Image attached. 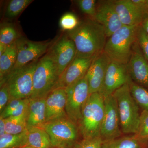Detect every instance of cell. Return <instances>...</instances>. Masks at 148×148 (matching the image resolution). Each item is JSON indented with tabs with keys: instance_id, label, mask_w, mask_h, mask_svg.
Listing matches in <instances>:
<instances>
[{
	"instance_id": "obj_1",
	"label": "cell",
	"mask_w": 148,
	"mask_h": 148,
	"mask_svg": "<svg viewBox=\"0 0 148 148\" xmlns=\"http://www.w3.org/2000/svg\"><path fill=\"white\" fill-rule=\"evenodd\" d=\"M67 34L75 46L76 56L82 58L95 57L104 51L108 38L105 28L95 20L79 23Z\"/></svg>"
},
{
	"instance_id": "obj_2",
	"label": "cell",
	"mask_w": 148,
	"mask_h": 148,
	"mask_svg": "<svg viewBox=\"0 0 148 148\" xmlns=\"http://www.w3.org/2000/svg\"><path fill=\"white\" fill-rule=\"evenodd\" d=\"M139 26H123L109 37L104 51L112 62L123 65L128 64L137 40Z\"/></svg>"
},
{
	"instance_id": "obj_3",
	"label": "cell",
	"mask_w": 148,
	"mask_h": 148,
	"mask_svg": "<svg viewBox=\"0 0 148 148\" xmlns=\"http://www.w3.org/2000/svg\"><path fill=\"white\" fill-rule=\"evenodd\" d=\"M104 113V97L98 92L90 94L83 106L81 117L77 124L83 139L101 137Z\"/></svg>"
},
{
	"instance_id": "obj_4",
	"label": "cell",
	"mask_w": 148,
	"mask_h": 148,
	"mask_svg": "<svg viewBox=\"0 0 148 148\" xmlns=\"http://www.w3.org/2000/svg\"><path fill=\"white\" fill-rule=\"evenodd\" d=\"M117 104L121 127L123 133L134 135L138 131L140 114L139 106L132 97L129 84L114 92Z\"/></svg>"
},
{
	"instance_id": "obj_5",
	"label": "cell",
	"mask_w": 148,
	"mask_h": 148,
	"mask_svg": "<svg viewBox=\"0 0 148 148\" xmlns=\"http://www.w3.org/2000/svg\"><path fill=\"white\" fill-rule=\"evenodd\" d=\"M60 77L54 62L46 53L38 62L33 76V88L30 99L46 98L56 88Z\"/></svg>"
},
{
	"instance_id": "obj_6",
	"label": "cell",
	"mask_w": 148,
	"mask_h": 148,
	"mask_svg": "<svg viewBox=\"0 0 148 148\" xmlns=\"http://www.w3.org/2000/svg\"><path fill=\"white\" fill-rule=\"evenodd\" d=\"M38 61H33L22 68L12 71L0 81V84L5 82L7 84L10 100L30 98L33 92V76Z\"/></svg>"
},
{
	"instance_id": "obj_7",
	"label": "cell",
	"mask_w": 148,
	"mask_h": 148,
	"mask_svg": "<svg viewBox=\"0 0 148 148\" xmlns=\"http://www.w3.org/2000/svg\"><path fill=\"white\" fill-rule=\"evenodd\" d=\"M42 128L49 136L51 147L57 148L73 145L80 133L77 125L68 117L46 123Z\"/></svg>"
},
{
	"instance_id": "obj_8",
	"label": "cell",
	"mask_w": 148,
	"mask_h": 148,
	"mask_svg": "<svg viewBox=\"0 0 148 148\" xmlns=\"http://www.w3.org/2000/svg\"><path fill=\"white\" fill-rule=\"evenodd\" d=\"M66 89V114L77 125L81 117L83 106L90 95L86 78L85 76Z\"/></svg>"
},
{
	"instance_id": "obj_9",
	"label": "cell",
	"mask_w": 148,
	"mask_h": 148,
	"mask_svg": "<svg viewBox=\"0 0 148 148\" xmlns=\"http://www.w3.org/2000/svg\"><path fill=\"white\" fill-rule=\"evenodd\" d=\"M47 53L53 60L60 77L75 57L77 50L73 42L66 34L51 45Z\"/></svg>"
},
{
	"instance_id": "obj_10",
	"label": "cell",
	"mask_w": 148,
	"mask_h": 148,
	"mask_svg": "<svg viewBox=\"0 0 148 148\" xmlns=\"http://www.w3.org/2000/svg\"><path fill=\"white\" fill-rule=\"evenodd\" d=\"M52 42V41H33L25 37H19L16 41L17 59L12 71L39 60V58L47 52Z\"/></svg>"
},
{
	"instance_id": "obj_11",
	"label": "cell",
	"mask_w": 148,
	"mask_h": 148,
	"mask_svg": "<svg viewBox=\"0 0 148 148\" xmlns=\"http://www.w3.org/2000/svg\"><path fill=\"white\" fill-rule=\"evenodd\" d=\"M105 113L101 130V137L103 141L121 137L123 132L117 104L113 94L104 98Z\"/></svg>"
},
{
	"instance_id": "obj_12",
	"label": "cell",
	"mask_w": 148,
	"mask_h": 148,
	"mask_svg": "<svg viewBox=\"0 0 148 148\" xmlns=\"http://www.w3.org/2000/svg\"><path fill=\"white\" fill-rule=\"evenodd\" d=\"M127 65L111 62L110 64L99 93L104 98L113 94L116 90L131 80Z\"/></svg>"
},
{
	"instance_id": "obj_13",
	"label": "cell",
	"mask_w": 148,
	"mask_h": 148,
	"mask_svg": "<svg viewBox=\"0 0 148 148\" xmlns=\"http://www.w3.org/2000/svg\"><path fill=\"white\" fill-rule=\"evenodd\" d=\"M94 18L105 28L108 38L123 26L116 10L114 1L99 2Z\"/></svg>"
},
{
	"instance_id": "obj_14",
	"label": "cell",
	"mask_w": 148,
	"mask_h": 148,
	"mask_svg": "<svg viewBox=\"0 0 148 148\" xmlns=\"http://www.w3.org/2000/svg\"><path fill=\"white\" fill-rule=\"evenodd\" d=\"M111 62L104 51L93 59L85 76L88 84L90 94L100 92L107 69Z\"/></svg>"
},
{
	"instance_id": "obj_15",
	"label": "cell",
	"mask_w": 148,
	"mask_h": 148,
	"mask_svg": "<svg viewBox=\"0 0 148 148\" xmlns=\"http://www.w3.org/2000/svg\"><path fill=\"white\" fill-rule=\"evenodd\" d=\"M95 57L82 58L76 56L60 76L56 88H66L84 77Z\"/></svg>"
},
{
	"instance_id": "obj_16",
	"label": "cell",
	"mask_w": 148,
	"mask_h": 148,
	"mask_svg": "<svg viewBox=\"0 0 148 148\" xmlns=\"http://www.w3.org/2000/svg\"><path fill=\"white\" fill-rule=\"evenodd\" d=\"M135 42L131 58L127 64L130 76L133 82L148 88V63Z\"/></svg>"
},
{
	"instance_id": "obj_17",
	"label": "cell",
	"mask_w": 148,
	"mask_h": 148,
	"mask_svg": "<svg viewBox=\"0 0 148 148\" xmlns=\"http://www.w3.org/2000/svg\"><path fill=\"white\" fill-rule=\"evenodd\" d=\"M66 100V89L63 88H56L47 95L46 98V123L67 117Z\"/></svg>"
},
{
	"instance_id": "obj_18",
	"label": "cell",
	"mask_w": 148,
	"mask_h": 148,
	"mask_svg": "<svg viewBox=\"0 0 148 148\" xmlns=\"http://www.w3.org/2000/svg\"><path fill=\"white\" fill-rule=\"evenodd\" d=\"M115 8L123 26H140L145 15L131 0L114 1Z\"/></svg>"
},
{
	"instance_id": "obj_19",
	"label": "cell",
	"mask_w": 148,
	"mask_h": 148,
	"mask_svg": "<svg viewBox=\"0 0 148 148\" xmlns=\"http://www.w3.org/2000/svg\"><path fill=\"white\" fill-rule=\"evenodd\" d=\"M46 98H29L27 129L34 127H42L45 123Z\"/></svg>"
},
{
	"instance_id": "obj_20",
	"label": "cell",
	"mask_w": 148,
	"mask_h": 148,
	"mask_svg": "<svg viewBox=\"0 0 148 148\" xmlns=\"http://www.w3.org/2000/svg\"><path fill=\"white\" fill-rule=\"evenodd\" d=\"M17 50L16 42L8 46L2 55L0 56V81L11 71L16 64Z\"/></svg>"
},
{
	"instance_id": "obj_21",
	"label": "cell",
	"mask_w": 148,
	"mask_h": 148,
	"mask_svg": "<svg viewBox=\"0 0 148 148\" xmlns=\"http://www.w3.org/2000/svg\"><path fill=\"white\" fill-rule=\"evenodd\" d=\"M27 130V146L34 148H50L52 147L49 136L44 129L42 127H34Z\"/></svg>"
},
{
	"instance_id": "obj_22",
	"label": "cell",
	"mask_w": 148,
	"mask_h": 148,
	"mask_svg": "<svg viewBox=\"0 0 148 148\" xmlns=\"http://www.w3.org/2000/svg\"><path fill=\"white\" fill-rule=\"evenodd\" d=\"M145 143L134 134L103 141L101 148H143Z\"/></svg>"
},
{
	"instance_id": "obj_23",
	"label": "cell",
	"mask_w": 148,
	"mask_h": 148,
	"mask_svg": "<svg viewBox=\"0 0 148 148\" xmlns=\"http://www.w3.org/2000/svg\"><path fill=\"white\" fill-rule=\"evenodd\" d=\"M28 130L17 134L6 133L0 137V148H21L27 145Z\"/></svg>"
},
{
	"instance_id": "obj_24",
	"label": "cell",
	"mask_w": 148,
	"mask_h": 148,
	"mask_svg": "<svg viewBox=\"0 0 148 148\" xmlns=\"http://www.w3.org/2000/svg\"><path fill=\"white\" fill-rule=\"evenodd\" d=\"M28 111L18 116H10L5 119L6 133L19 134L27 129Z\"/></svg>"
},
{
	"instance_id": "obj_25",
	"label": "cell",
	"mask_w": 148,
	"mask_h": 148,
	"mask_svg": "<svg viewBox=\"0 0 148 148\" xmlns=\"http://www.w3.org/2000/svg\"><path fill=\"white\" fill-rule=\"evenodd\" d=\"M128 84L132 97L138 106L143 110L148 112V90L133 82L132 80Z\"/></svg>"
},
{
	"instance_id": "obj_26",
	"label": "cell",
	"mask_w": 148,
	"mask_h": 148,
	"mask_svg": "<svg viewBox=\"0 0 148 148\" xmlns=\"http://www.w3.org/2000/svg\"><path fill=\"white\" fill-rule=\"evenodd\" d=\"M33 1L32 0L10 1L7 7L6 16L11 18L16 17Z\"/></svg>"
},
{
	"instance_id": "obj_27",
	"label": "cell",
	"mask_w": 148,
	"mask_h": 148,
	"mask_svg": "<svg viewBox=\"0 0 148 148\" xmlns=\"http://www.w3.org/2000/svg\"><path fill=\"white\" fill-rule=\"evenodd\" d=\"M16 29L11 26H5L0 30V44L8 46L15 42L19 38Z\"/></svg>"
},
{
	"instance_id": "obj_28",
	"label": "cell",
	"mask_w": 148,
	"mask_h": 148,
	"mask_svg": "<svg viewBox=\"0 0 148 148\" xmlns=\"http://www.w3.org/2000/svg\"><path fill=\"white\" fill-rule=\"evenodd\" d=\"M140 140L145 143L148 140V112L143 110L140 114V123L135 134Z\"/></svg>"
},
{
	"instance_id": "obj_29",
	"label": "cell",
	"mask_w": 148,
	"mask_h": 148,
	"mask_svg": "<svg viewBox=\"0 0 148 148\" xmlns=\"http://www.w3.org/2000/svg\"><path fill=\"white\" fill-rule=\"evenodd\" d=\"M79 23L75 15L72 13H66L60 19L59 24L61 29L68 32L75 29Z\"/></svg>"
},
{
	"instance_id": "obj_30",
	"label": "cell",
	"mask_w": 148,
	"mask_h": 148,
	"mask_svg": "<svg viewBox=\"0 0 148 148\" xmlns=\"http://www.w3.org/2000/svg\"><path fill=\"white\" fill-rule=\"evenodd\" d=\"M80 9L83 13L94 18L96 13V1L95 0H79L77 1Z\"/></svg>"
},
{
	"instance_id": "obj_31",
	"label": "cell",
	"mask_w": 148,
	"mask_h": 148,
	"mask_svg": "<svg viewBox=\"0 0 148 148\" xmlns=\"http://www.w3.org/2000/svg\"><path fill=\"white\" fill-rule=\"evenodd\" d=\"M137 40L143 54L147 60H148V36L147 34L141 25L138 27L137 32Z\"/></svg>"
},
{
	"instance_id": "obj_32",
	"label": "cell",
	"mask_w": 148,
	"mask_h": 148,
	"mask_svg": "<svg viewBox=\"0 0 148 148\" xmlns=\"http://www.w3.org/2000/svg\"><path fill=\"white\" fill-rule=\"evenodd\" d=\"M103 141L101 137L83 139L76 148H101Z\"/></svg>"
},
{
	"instance_id": "obj_33",
	"label": "cell",
	"mask_w": 148,
	"mask_h": 148,
	"mask_svg": "<svg viewBox=\"0 0 148 148\" xmlns=\"http://www.w3.org/2000/svg\"><path fill=\"white\" fill-rule=\"evenodd\" d=\"M10 100V95L7 84L5 82L1 84L0 88V112L1 113Z\"/></svg>"
},
{
	"instance_id": "obj_34",
	"label": "cell",
	"mask_w": 148,
	"mask_h": 148,
	"mask_svg": "<svg viewBox=\"0 0 148 148\" xmlns=\"http://www.w3.org/2000/svg\"><path fill=\"white\" fill-rule=\"evenodd\" d=\"M25 99H12L9 101L0 116L6 119L10 116V114L14 110L23 103Z\"/></svg>"
},
{
	"instance_id": "obj_35",
	"label": "cell",
	"mask_w": 148,
	"mask_h": 148,
	"mask_svg": "<svg viewBox=\"0 0 148 148\" xmlns=\"http://www.w3.org/2000/svg\"><path fill=\"white\" fill-rule=\"evenodd\" d=\"M132 2L145 16L148 14L147 0H131Z\"/></svg>"
},
{
	"instance_id": "obj_36",
	"label": "cell",
	"mask_w": 148,
	"mask_h": 148,
	"mask_svg": "<svg viewBox=\"0 0 148 148\" xmlns=\"http://www.w3.org/2000/svg\"><path fill=\"white\" fill-rule=\"evenodd\" d=\"M6 133L5 119L0 116V137Z\"/></svg>"
},
{
	"instance_id": "obj_37",
	"label": "cell",
	"mask_w": 148,
	"mask_h": 148,
	"mask_svg": "<svg viewBox=\"0 0 148 148\" xmlns=\"http://www.w3.org/2000/svg\"><path fill=\"white\" fill-rule=\"evenodd\" d=\"M142 24V25H141V26L143 27V29L145 30L146 33L148 35V17L143 20Z\"/></svg>"
},
{
	"instance_id": "obj_38",
	"label": "cell",
	"mask_w": 148,
	"mask_h": 148,
	"mask_svg": "<svg viewBox=\"0 0 148 148\" xmlns=\"http://www.w3.org/2000/svg\"><path fill=\"white\" fill-rule=\"evenodd\" d=\"M8 46L0 44V56L2 55L3 53L5 52Z\"/></svg>"
},
{
	"instance_id": "obj_39",
	"label": "cell",
	"mask_w": 148,
	"mask_h": 148,
	"mask_svg": "<svg viewBox=\"0 0 148 148\" xmlns=\"http://www.w3.org/2000/svg\"><path fill=\"white\" fill-rule=\"evenodd\" d=\"M21 148H34L32 147H30V146H25V147H22Z\"/></svg>"
},
{
	"instance_id": "obj_40",
	"label": "cell",
	"mask_w": 148,
	"mask_h": 148,
	"mask_svg": "<svg viewBox=\"0 0 148 148\" xmlns=\"http://www.w3.org/2000/svg\"><path fill=\"white\" fill-rule=\"evenodd\" d=\"M147 3L148 8V0H147Z\"/></svg>"
},
{
	"instance_id": "obj_41",
	"label": "cell",
	"mask_w": 148,
	"mask_h": 148,
	"mask_svg": "<svg viewBox=\"0 0 148 148\" xmlns=\"http://www.w3.org/2000/svg\"></svg>"
}]
</instances>
